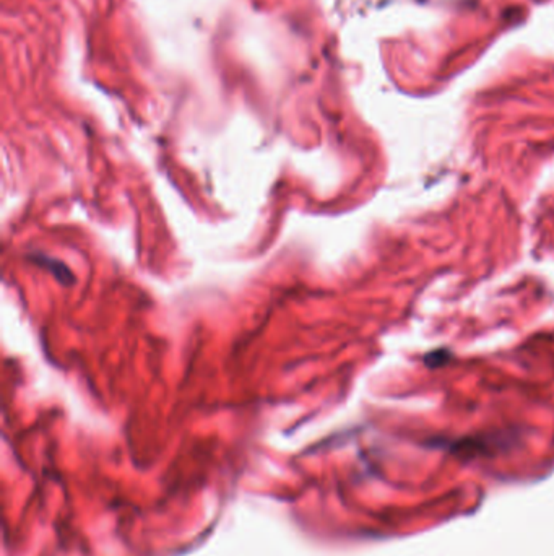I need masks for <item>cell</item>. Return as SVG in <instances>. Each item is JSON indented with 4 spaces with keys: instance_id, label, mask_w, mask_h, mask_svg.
<instances>
[{
    "instance_id": "obj_1",
    "label": "cell",
    "mask_w": 554,
    "mask_h": 556,
    "mask_svg": "<svg viewBox=\"0 0 554 556\" xmlns=\"http://www.w3.org/2000/svg\"><path fill=\"white\" fill-rule=\"evenodd\" d=\"M450 358V353L447 350H436L431 351V353L426 355V364L431 366V368H439V366L445 364Z\"/></svg>"
}]
</instances>
